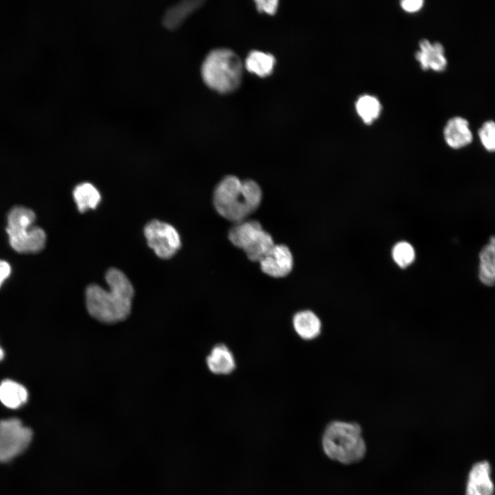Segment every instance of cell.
<instances>
[{
    "mask_svg": "<svg viewBox=\"0 0 495 495\" xmlns=\"http://www.w3.org/2000/svg\"><path fill=\"white\" fill-rule=\"evenodd\" d=\"M105 278L109 291L96 284L87 286L86 307L89 315L98 321L114 324L124 320L130 315L134 289L126 276L118 269H109Z\"/></svg>",
    "mask_w": 495,
    "mask_h": 495,
    "instance_id": "cell-1",
    "label": "cell"
},
{
    "mask_svg": "<svg viewBox=\"0 0 495 495\" xmlns=\"http://www.w3.org/2000/svg\"><path fill=\"white\" fill-rule=\"evenodd\" d=\"M262 199V191L253 180L241 181L228 175L216 186L213 204L217 212L225 219L239 223L256 210Z\"/></svg>",
    "mask_w": 495,
    "mask_h": 495,
    "instance_id": "cell-2",
    "label": "cell"
},
{
    "mask_svg": "<svg viewBox=\"0 0 495 495\" xmlns=\"http://www.w3.org/2000/svg\"><path fill=\"white\" fill-rule=\"evenodd\" d=\"M322 448L333 460L351 464L361 460L366 452V445L359 424L333 421L326 427L322 436Z\"/></svg>",
    "mask_w": 495,
    "mask_h": 495,
    "instance_id": "cell-3",
    "label": "cell"
},
{
    "mask_svg": "<svg viewBox=\"0 0 495 495\" xmlns=\"http://www.w3.org/2000/svg\"><path fill=\"white\" fill-rule=\"evenodd\" d=\"M201 76L204 82L212 89L221 94L230 93L235 90L241 83V60L232 50H212L202 64Z\"/></svg>",
    "mask_w": 495,
    "mask_h": 495,
    "instance_id": "cell-4",
    "label": "cell"
},
{
    "mask_svg": "<svg viewBox=\"0 0 495 495\" xmlns=\"http://www.w3.org/2000/svg\"><path fill=\"white\" fill-rule=\"evenodd\" d=\"M34 212L23 206L13 208L8 215L6 231L11 247L20 253H36L43 249L46 234L34 225Z\"/></svg>",
    "mask_w": 495,
    "mask_h": 495,
    "instance_id": "cell-5",
    "label": "cell"
},
{
    "mask_svg": "<svg viewBox=\"0 0 495 495\" xmlns=\"http://www.w3.org/2000/svg\"><path fill=\"white\" fill-rule=\"evenodd\" d=\"M230 242L242 249L252 261H261L274 246L272 236L256 221H243L231 228Z\"/></svg>",
    "mask_w": 495,
    "mask_h": 495,
    "instance_id": "cell-6",
    "label": "cell"
},
{
    "mask_svg": "<svg viewBox=\"0 0 495 495\" xmlns=\"http://www.w3.org/2000/svg\"><path fill=\"white\" fill-rule=\"evenodd\" d=\"M32 439V431L16 418L0 421V462H8L22 453Z\"/></svg>",
    "mask_w": 495,
    "mask_h": 495,
    "instance_id": "cell-7",
    "label": "cell"
},
{
    "mask_svg": "<svg viewBox=\"0 0 495 495\" xmlns=\"http://www.w3.org/2000/svg\"><path fill=\"white\" fill-rule=\"evenodd\" d=\"M144 235L148 246L162 258H170L181 247V239L171 225L153 220L144 227Z\"/></svg>",
    "mask_w": 495,
    "mask_h": 495,
    "instance_id": "cell-8",
    "label": "cell"
},
{
    "mask_svg": "<svg viewBox=\"0 0 495 495\" xmlns=\"http://www.w3.org/2000/svg\"><path fill=\"white\" fill-rule=\"evenodd\" d=\"M293 256L285 245H274L270 253L261 261V270L266 274L282 278L287 276L293 267Z\"/></svg>",
    "mask_w": 495,
    "mask_h": 495,
    "instance_id": "cell-9",
    "label": "cell"
},
{
    "mask_svg": "<svg viewBox=\"0 0 495 495\" xmlns=\"http://www.w3.org/2000/svg\"><path fill=\"white\" fill-rule=\"evenodd\" d=\"M419 47L415 57L423 70L440 72L446 69L448 62L444 47L440 43H431L424 38L419 41Z\"/></svg>",
    "mask_w": 495,
    "mask_h": 495,
    "instance_id": "cell-10",
    "label": "cell"
},
{
    "mask_svg": "<svg viewBox=\"0 0 495 495\" xmlns=\"http://www.w3.org/2000/svg\"><path fill=\"white\" fill-rule=\"evenodd\" d=\"M443 138L452 148H462L472 142L473 136L468 121L459 116L450 118L443 129Z\"/></svg>",
    "mask_w": 495,
    "mask_h": 495,
    "instance_id": "cell-11",
    "label": "cell"
},
{
    "mask_svg": "<svg viewBox=\"0 0 495 495\" xmlns=\"http://www.w3.org/2000/svg\"><path fill=\"white\" fill-rule=\"evenodd\" d=\"M478 278L486 286L495 285V235L478 253Z\"/></svg>",
    "mask_w": 495,
    "mask_h": 495,
    "instance_id": "cell-12",
    "label": "cell"
},
{
    "mask_svg": "<svg viewBox=\"0 0 495 495\" xmlns=\"http://www.w3.org/2000/svg\"><path fill=\"white\" fill-rule=\"evenodd\" d=\"M204 3L202 0H185L170 6L162 17L163 24L169 29L178 28L185 19Z\"/></svg>",
    "mask_w": 495,
    "mask_h": 495,
    "instance_id": "cell-13",
    "label": "cell"
},
{
    "mask_svg": "<svg viewBox=\"0 0 495 495\" xmlns=\"http://www.w3.org/2000/svg\"><path fill=\"white\" fill-rule=\"evenodd\" d=\"M293 326L297 334L306 340L317 338L321 331L319 317L311 310L297 312L293 317Z\"/></svg>",
    "mask_w": 495,
    "mask_h": 495,
    "instance_id": "cell-14",
    "label": "cell"
},
{
    "mask_svg": "<svg viewBox=\"0 0 495 495\" xmlns=\"http://www.w3.org/2000/svg\"><path fill=\"white\" fill-rule=\"evenodd\" d=\"M210 371L214 374L227 375L235 368V360L232 352L224 344L213 347L206 358Z\"/></svg>",
    "mask_w": 495,
    "mask_h": 495,
    "instance_id": "cell-15",
    "label": "cell"
},
{
    "mask_svg": "<svg viewBox=\"0 0 495 495\" xmlns=\"http://www.w3.org/2000/svg\"><path fill=\"white\" fill-rule=\"evenodd\" d=\"M28 392L21 384L12 380H5L0 384V402L6 407L18 408L26 403Z\"/></svg>",
    "mask_w": 495,
    "mask_h": 495,
    "instance_id": "cell-16",
    "label": "cell"
},
{
    "mask_svg": "<svg viewBox=\"0 0 495 495\" xmlns=\"http://www.w3.org/2000/svg\"><path fill=\"white\" fill-rule=\"evenodd\" d=\"M490 473L491 468L487 461L478 462L470 470L468 481L472 483L482 495H494V485Z\"/></svg>",
    "mask_w": 495,
    "mask_h": 495,
    "instance_id": "cell-17",
    "label": "cell"
},
{
    "mask_svg": "<svg viewBox=\"0 0 495 495\" xmlns=\"http://www.w3.org/2000/svg\"><path fill=\"white\" fill-rule=\"evenodd\" d=\"M73 195L78 210L80 212L96 208L101 199L97 188L88 182L77 185L73 191Z\"/></svg>",
    "mask_w": 495,
    "mask_h": 495,
    "instance_id": "cell-18",
    "label": "cell"
},
{
    "mask_svg": "<svg viewBox=\"0 0 495 495\" xmlns=\"http://www.w3.org/2000/svg\"><path fill=\"white\" fill-rule=\"evenodd\" d=\"M275 63L273 55L260 51H252L245 60V66L250 72L260 77H266L272 73Z\"/></svg>",
    "mask_w": 495,
    "mask_h": 495,
    "instance_id": "cell-19",
    "label": "cell"
},
{
    "mask_svg": "<svg viewBox=\"0 0 495 495\" xmlns=\"http://www.w3.org/2000/svg\"><path fill=\"white\" fill-rule=\"evenodd\" d=\"M355 107L358 115L367 125L373 123L379 118L382 111V105L379 100L368 94L360 96Z\"/></svg>",
    "mask_w": 495,
    "mask_h": 495,
    "instance_id": "cell-20",
    "label": "cell"
},
{
    "mask_svg": "<svg viewBox=\"0 0 495 495\" xmlns=\"http://www.w3.org/2000/svg\"><path fill=\"white\" fill-rule=\"evenodd\" d=\"M392 256L395 263L400 268H406L413 263L415 252L410 243L406 241H400L393 247Z\"/></svg>",
    "mask_w": 495,
    "mask_h": 495,
    "instance_id": "cell-21",
    "label": "cell"
},
{
    "mask_svg": "<svg viewBox=\"0 0 495 495\" xmlns=\"http://www.w3.org/2000/svg\"><path fill=\"white\" fill-rule=\"evenodd\" d=\"M481 144L486 151L495 153V122H485L478 131Z\"/></svg>",
    "mask_w": 495,
    "mask_h": 495,
    "instance_id": "cell-22",
    "label": "cell"
},
{
    "mask_svg": "<svg viewBox=\"0 0 495 495\" xmlns=\"http://www.w3.org/2000/svg\"><path fill=\"white\" fill-rule=\"evenodd\" d=\"M257 10L259 12H263L268 14H274L277 10L278 1L276 0L262 1L258 0L255 1Z\"/></svg>",
    "mask_w": 495,
    "mask_h": 495,
    "instance_id": "cell-23",
    "label": "cell"
},
{
    "mask_svg": "<svg viewBox=\"0 0 495 495\" xmlns=\"http://www.w3.org/2000/svg\"><path fill=\"white\" fill-rule=\"evenodd\" d=\"M424 3L422 0H404L400 2V6L406 12H415L423 7Z\"/></svg>",
    "mask_w": 495,
    "mask_h": 495,
    "instance_id": "cell-24",
    "label": "cell"
},
{
    "mask_svg": "<svg viewBox=\"0 0 495 495\" xmlns=\"http://www.w3.org/2000/svg\"><path fill=\"white\" fill-rule=\"evenodd\" d=\"M11 267L10 265L4 261L0 260V287L3 282L10 276Z\"/></svg>",
    "mask_w": 495,
    "mask_h": 495,
    "instance_id": "cell-25",
    "label": "cell"
},
{
    "mask_svg": "<svg viewBox=\"0 0 495 495\" xmlns=\"http://www.w3.org/2000/svg\"><path fill=\"white\" fill-rule=\"evenodd\" d=\"M465 495H482L476 487L470 481H468L465 490Z\"/></svg>",
    "mask_w": 495,
    "mask_h": 495,
    "instance_id": "cell-26",
    "label": "cell"
},
{
    "mask_svg": "<svg viewBox=\"0 0 495 495\" xmlns=\"http://www.w3.org/2000/svg\"><path fill=\"white\" fill-rule=\"evenodd\" d=\"M4 358V351L3 349L0 346V361L2 360Z\"/></svg>",
    "mask_w": 495,
    "mask_h": 495,
    "instance_id": "cell-27",
    "label": "cell"
}]
</instances>
